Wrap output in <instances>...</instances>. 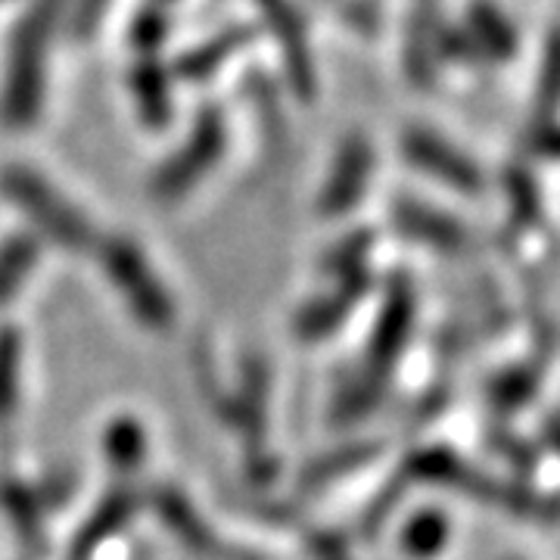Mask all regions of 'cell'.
<instances>
[{
  "label": "cell",
  "mask_w": 560,
  "mask_h": 560,
  "mask_svg": "<svg viewBox=\"0 0 560 560\" xmlns=\"http://www.w3.org/2000/svg\"><path fill=\"white\" fill-rule=\"evenodd\" d=\"M445 539H448V523H445V517L436 514V511H423V514H418L415 521L405 526L401 548H405V555L423 560L440 555Z\"/></svg>",
  "instance_id": "d4e9b609"
},
{
  "label": "cell",
  "mask_w": 560,
  "mask_h": 560,
  "mask_svg": "<svg viewBox=\"0 0 560 560\" xmlns=\"http://www.w3.org/2000/svg\"><path fill=\"white\" fill-rule=\"evenodd\" d=\"M128 88H131L140 121L150 131H162L172 121V109H175V103H172V69L160 57H135Z\"/></svg>",
  "instance_id": "7c38bea8"
},
{
  "label": "cell",
  "mask_w": 560,
  "mask_h": 560,
  "mask_svg": "<svg viewBox=\"0 0 560 560\" xmlns=\"http://www.w3.org/2000/svg\"><path fill=\"white\" fill-rule=\"evenodd\" d=\"M0 194L13 202L50 243H57L69 253L97 249V234H94L91 221L84 219L79 209L35 168L3 165L0 168Z\"/></svg>",
  "instance_id": "3957f363"
},
{
  "label": "cell",
  "mask_w": 560,
  "mask_h": 560,
  "mask_svg": "<svg viewBox=\"0 0 560 560\" xmlns=\"http://www.w3.org/2000/svg\"><path fill=\"white\" fill-rule=\"evenodd\" d=\"M256 7L278 44L290 91L302 103H312L318 94V69H315V54H312V40H308L300 7L293 0H256Z\"/></svg>",
  "instance_id": "8992f818"
},
{
  "label": "cell",
  "mask_w": 560,
  "mask_h": 560,
  "mask_svg": "<svg viewBox=\"0 0 560 560\" xmlns=\"http://www.w3.org/2000/svg\"><path fill=\"white\" fill-rule=\"evenodd\" d=\"M168 35H172V7L143 0V7L131 16V25H128V44L135 57H160Z\"/></svg>",
  "instance_id": "ac0fdd59"
},
{
  "label": "cell",
  "mask_w": 560,
  "mask_h": 560,
  "mask_svg": "<svg viewBox=\"0 0 560 560\" xmlns=\"http://www.w3.org/2000/svg\"><path fill=\"white\" fill-rule=\"evenodd\" d=\"M529 389H533V374H526V371H514V374H504L499 381L489 386V396L492 401L499 405V408H517L526 401L529 396Z\"/></svg>",
  "instance_id": "f1b7e54d"
},
{
  "label": "cell",
  "mask_w": 560,
  "mask_h": 560,
  "mask_svg": "<svg viewBox=\"0 0 560 560\" xmlns=\"http://www.w3.org/2000/svg\"><path fill=\"white\" fill-rule=\"evenodd\" d=\"M97 249H101L106 278L119 290L131 315L150 330H168L175 324V302L168 296L165 283L156 278L147 256L125 237L97 243Z\"/></svg>",
  "instance_id": "277c9868"
},
{
  "label": "cell",
  "mask_w": 560,
  "mask_h": 560,
  "mask_svg": "<svg viewBox=\"0 0 560 560\" xmlns=\"http://www.w3.org/2000/svg\"><path fill=\"white\" fill-rule=\"evenodd\" d=\"M533 147L548 156H560V125H555V119L533 125Z\"/></svg>",
  "instance_id": "f546056e"
},
{
  "label": "cell",
  "mask_w": 560,
  "mask_h": 560,
  "mask_svg": "<svg viewBox=\"0 0 560 560\" xmlns=\"http://www.w3.org/2000/svg\"><path fill=\"white\" fill-rule=\"evenodd\" d=\"M536 109H539V121H551L560 109V25L545 40L539 84H536Z\"/></svg>",
  "instance_id": "cb8c5ba5"
},
{
  "label": "cell",
  "mask_w": 560,
  "mask_h": 560,
  "mask_svg": "<svg viewBox=\"0 0 560 560\" xmlns=\"http://www.w3.org/2000/svg\"><path fill=\"white\" fill-rule=\"evenodd\" d=\"M396 228H399L405 237L411 241L427 243L433 249H442V253H460L470 246V234L467 228L455 221L452 215H445L440 209L433 206H423L418 200H399L396 209Z\"/></svg>",
  "instance_id": "4fadbf2b"
},
{
  "label": "cell",
  "mask_w": 560,
  "mask_h": 560,
  "mask_svg": "<svg viewBox=\"0 0 560 560\" xmlns=\"http://www.w3.org/2000/svg\"><path fill=\"white\" fill-rule=\"evenodd\" d=\"M228 147V121L219 106H202L194 119L190 135L180 140V147L162 162L150 180V194L156 202H178L190 194L224 156Z\"/></svg>",
  "instance_id": "5b68a950"
},
{
  "label": "cell",
  "mask_w": 560,
  "mask_h": 560,
  "mask_svg": "<svg viewBox=\"0 0 560 560\" xmlns=\"http://www.w3.org/2000/svg\"><path fill=\"white\" fill-rule=\"evenodd\" d=\"M246 101L268 135H283V103L278 97V84L265 79V72H253L246 79Z\"/></svg>",
  "instance_id": "4316f807"
},
{
  "label": "cell",
  "mask_w": 560,
  "mask_h": 560,
  "mask_svg": "<svg viewBox=\"0 0 560 560\" xmlns=\"http://www.w3.org/2000/svg\"><path fill=\"white\" fill-rule=\"evenodd\" d=\"M401 156L420 168L423 175L440 180L452 190L460 194H477L482 187V172L477 162L467 153H460L452 140H445L436 131L423 128V125H411L401 135Z\"/></svg>",
  "instance_id": "ba28073f"
},
{
  "label": "cell",
  "mask_w": 560,
  "mask_h": 560,
  "mask_svg": "<svg viewBox=\"0 0 560 560\" xmlns=\"http://www.w3.org/2000/svg\"><path fill=\"white\" fill-rule=\"evenodd\" d=\"M22 337L16 327H0V423L13 418L20 401Z\"/></svg>",
  "instance_id": "7402d4cb"
},
{
  "label": "cell",
  "mask_w": 560,
  "mask_h": 560,
  "mask_svg": "<svg viewBox=\"0 0 560 560\" xmlns=\"http://www.w3.org/2000/svg\"><path fill=\"white\" fill-rule=\"evenodd\" d=\"M371 246H374V234H371V231H352L349 237H342V241L324 256V271L334 280L368 271Z\"/></svg>",
  "instance_id": "484cf974"
},
{
  "label": "cell",
  "mask_w": 560,
  "mask_h": 560,
  "mask_svg": "<svg viewBox=\"0 0 560 560\" xmlns=\"http://www.w3.org/2000/svg\"><path fill=\"white\" fill-rule=\"evenodd\" d=\"M156 511L172 526V533L187 541L194 551H206V555L215 551V545H219L215 533L200 521V514L190 508V501L184 499V495L172 492V489H160L156 492Z\"/></svg>",
  "instance_id": "e0dca14e"
},
{
  "label": "cell",
  "mask_w": 560,
  "mask_h": 560,
  "mask_svg": "<svg viewBox=\"0 0 560 560\" xmlns=\"http://www.w3.org/2000/svg\"><path fill=\"white\" fill-rule=\"evenodd\" d=\"M545 440H548V445H551L555 452H560V420H551V423L545 427Z\"/></svg>",
  "instance_id": "4dcf8cb0"
},
{
  "label": "cell",
  "mask_w": 560,
  "mask_h": 560,
  "mask_svg": "<svg viewBox=\"0 0 560 560\" xmlns=\"http://www.w3.org/2000/svg\"><path fill=\"white\" fill-rule=\"evenodd\" d=\"M440 3L442 0H415V10L408 16V35H405V69L408 79L427 88L436 79L440 57H436V40H440Z\"/></svg>",
  "instance_id": "5bb4252c"
},
{
  "label": "cell",
  "mask_w": 560,
  "mask_h": 560,
  "mask_svg": "<svg viewBox=\"0 0 560 560\" xmlns=\"http://www.w3.org/2000/svg\"><path fill=\"white\" fill-rule=\"evenodd\" d=\"M106 460L116 467V470H135L140 467V460L147 455V440H143V427L135 420H116L109 430H106Z\"/></svg>",
  "instance_id": "603a6c76"
},
{
  "label": "cell",
  "mask_w": 560,
  "mask_h": 560,
  "mask_svg": "<svg viewBox=\"0 0 560 560\" xmlns=\"http://www.w3.org/2000/svg\"><path fill=\"white\" fill-rule=\"evenodd\" d=\"M38 243L25 234L0 243V305H7L20 293L22 283L32 275V268L38 265Z\"/></svg>",
  "instance_id": "d6986e66"
},
{
  "label": "cell",
  "mask_w": 560,
  "mask_h": 560,
  "mask_svg": "<svg viewBox=\"0 0 560 560\" xmlns=\"http://www.w3.org/2000/svg\"><path fill=\"white\" fill-rule=\"evenodd\" d=\"M405 480H427L448 486V489H460L464 495H470L474 501L492 504L499 511L517 514V517H539V521H560V499L555 495H539L526 486L517 482L492 480L480 470H474L470 464H464L445 448H427L418 452L415 458L408 460Z\"/></svg>",
  "instance_id": "7a4b0ae2"
},
{
  "label": "cell",
  "mask_w": 560,
  "mask_h": 560,
  "mask_svg": "<svg viewBox=\"0 0 560 560\" xmlns=\"http://www.w3.org/2000/svg\"><path fill=\"white\" fill-rule=\"evenodd\" d=\"M371 287V275L359 271L349 278L334 280V290H327L320 300L308 302L296 318V330L302 340H324L327 334H334L342 320L349 318V312L359 305V300Z\"/></svg>",
  "instance_id": "8fae6325"
},
{
  "label": "cell",
  "mask_w": 560,
  "mask_h": 560,
  "mask_svg": "<svg viewBox=\"0 0 560 560\" xmlns=\"http://www.w3.org/2000/svg\"><path fill=\"white\" fill-rule=\"evenodd\" d=\"M374 175V147L364 135H349L342 140L330 175L320 187V212L324 215H346L349 209H355L371 184Z\"/></svg>",
  "instance_id": "9c48e42d"
},
{
  "label": "cell",
  "mask_w": 560,
  "mask_h": 560,
  "mask_svg": "<svg viewBox=\"0 0 560 560\" xmlns=\"http://www.w3.org/2000/svg\"><path fill=\"white\" fill-rule=\"evenodd\" d=\"M464 35L474 44L480 62L511 60L517 54V28L504 16L499 3L492 0H474L464 13Z\"/></svg>",
  "instance_id": "9a60e30c"
},
{
  "label": "cell",
  "mask_w": 560,
  "mask_h": 560,
  "mask_svg": "<svg viewBox=\"0 0 560 560\" xmlns=\"http://www.w3.org/2000/svg\"><path fill=\"white\" fill-rule=\"evenodd\" d=\"M0 504L13 523L16 536L25 545H35V541L40 545V501L35 499V492L22 482L7 480L0 486Z\"/></svg>",
  "instance_id": "44dd1931"
},
{
  "label": "cell",
  "mask_w": 560,
  "mask_h": 560,
  "mask_svg": "<svg viewBox=\"0 0 560 560\" xmlns=\"http://www.w3.org/2000/svg\"><path fill=\"white\" fill-rule=\"evenodd\" d=\"M66 0H25L7 44V66L0 84V125L7 131H28L38 121L47 97V72L54 40L62 28Z\"/></svg>",
  "instance_id": "6da1fadb"
},
{
  "label": "cell",
  "mask_w": 560,
  "mask_h": 560,
  "mask_svg": "<svg viewBox=\"0 0 560 560\" xmlns=\"http://www.w3.org/2000/svg\"><path fill=\"white\" fill-rule=\"evenodd\" d=\"M377 445L374 442H359V445H346V448H337L330 455H320L318 460H312L302 474V482L305 486H324V482H334L337 477H346L352 470H359L364 464L377 458Z\"/></svg>",
  "instance_id": "ffe728a7"
},
{
  "label": "cell",
  "mask_w": 560,
  "mask_h": 560,
  "mask_svg": "<svg viewBox=\"0 0 560 560\" xmlns=\"http://www.w3.org/2000/svg\"><path fill=\"white\" fill-rule=\"evenodd\" d=\"M253 40H256L253 25H246V22L228 25L215 35L202 38L200 44H194L190 50H184L172 66V79L187 81V84H202V81L212 79L215 72H221L237 54H243Z\"/></svg>",
  "instance_id": "30bf717a"
},
{
  "label": "cell",
  "mask_w": 560,
  "mask_h": 560,
  "mask_svg": "<svg viewBox=\"0 0 560 560\" xmlns=\"http://www.w3.org/2000/svg\"><path fill=\"white\" fill-rule=\"evenodd\" d=\"M411 324H415V290L405 278H393V283L386 287V300L377 312V320H374L371 340H368V361L359 371L364 381L386 389V381L411 337Z\"/></svg>",
  "instance_id": "52a82bcc"
},
{
  "label": "cell",
  "mask_w": 560,
  "mask_h": 560,
  "mask_svg": "<svg viewBox=\"0 0 560 560\" xmlns=\"http://www.w3.org/2000/svg\"><path fill=\"white\" fill-rule=\"evenodd\" d=\"M156 3H162V7H172V10H175V3H178V0H156Z\"/></svg>",
  "instance_id": "1f68e13d"
},
{
  "label": "cell",
  "mask_w": 560,
  "mask_h": 560,
  "mask_svg": "<svg viewBox=\"0 0 560 560\" xmlns=\"http://www.w3.org/2000/svg\"><path fill=\"white\" fill-rule=\"evenodd\" d=\"M138 514V495L131 489H116L109 492L106 499L91 511L88 523L81 526L72 539V551H69V560H88L103 541L116 539L121 529L131 523V517Z\"/></svg>",
  "instance_id": "2e32d148"
},
{
  "label": "cell",
  "mask_w": 560,
  "mask_h": 560,
  "mask_svg": "<svg viewBox=\"0 0 560 560\" xmlns=\"http://www.w3.org/2000/svg\"><path fill=\"white\" fill-rule=\"evenodd\" d=\"M109 7H113V0H66V16H62L66 32L75 40L94 38Z\"/></svg>",
  "instance_id": "83f0119b"
}]
</instances>
